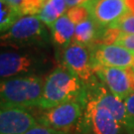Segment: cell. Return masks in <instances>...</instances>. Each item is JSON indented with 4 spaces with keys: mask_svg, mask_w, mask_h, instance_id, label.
Returning a JSON list of instances; mask_svg holds the SVG:
<instances>
[{
    "mask_svg": "<svg viewBox=\"0 0 134 134\" xmlns=\"http://www.w3.org/2000/svg\"><path fill=\"white\" fill-rule=\"evenodd\" d=\"M94 66L133 69L134 51L115 44H94L91 46Z\"/></svg>",
    "mask_w": 134,
    "mask_h": 134,
    "instance_id": "obj_10",
    "label": "cell"
},
{
    "mask_svg": "<svg viewBox=\"0 0 134 134\" xmlns=\"http://www.w3.org/2000/svg\"><path fill=\"white\" fill-rule=\"evenodd\" d=\"M0 31L1 34L9 30L21 16L20 11L5 0L0 2Z\"/></svg>",
    "mask_w": 134,
    "mask_h": 134,
    "instance_id": "obj_15",
    "label": "cell"
},
{
    "mask_svg": "<svg viewBox=\"0 0 134 134\" xmlns=\"http://www.w3.org/2000/svg\"><path fill=\"white\" fill-rule=\"evenodd\" d=\"M45 79L39 75H29L2 80L0 83L1 108L39 107L43 96Z\"/></svg>",
    "mask_w": 134,
    "mask_h": 134,
    "instance_id": "obj_3",
    "label": "cell"
},
{
    "mask_svg": "<svg viewBox=\"0 0 134 134\" xmlns=\"http://www.w3.org/2000/svg\"><path fill=\"white\" fill-rule=\"evenodd\" d=\"M94 74L107 90L125 100L134 93V71L132 69L94 66Z\"/></svg>",
    "mask_w": 134,
    "mask_h": 134,
    "instance_id": "obj_8",
    "label": "cell"
},
{
    "mask_svg": "<svg viewBox=\"0 0 134 134\" xmlns=\"http://www.w3.org/2000/svg\"><path fill=\"white\" fill-rule=\"evenodd\" d=\"M5 1H7L8 3H10L11 5H13V6L16 7L18 10H19L20 6H21L22 2H23V0H5Z\"/></svg>",
    "mask_w": 134,
    "mask_h": 134,
    "instance_id": "obj_23",
    "label": "cell"
},
{
    "mask_svg": "<svg viewBox=\"0 0 134 134\" xmlns=\"http://www.w3.org/2000/svg\"><path fill=\"white\" fill-rule=\"evenodd\" d=\"M101 30L102 29L99 28L93 20L88 18L86 21L76 25L74 41L85 46H92L96 42Z\"/></svg>",
    "mask_w": 134,
    "mask_h": 134,
    "instance_id": "obj_14",
    "label": "cell"
},
{
    "mask_svg": "<svg viewBox=\"0 0 134 134\" xmlns=\"http://www.w3.org/2000/svg\"><path fill=\"white\" fill-rule=\"evenodd\" d=\"M132 70H133V71H134V68H133V69H132Z\"/></svg>",
    "mask_w": 134,
    "mask_h": 134,
    "instance_id": "obj_24",
    "label": "cell"
},
{
    "mask_svg": "<svg viewBox=\"0 0 134 134\" xmlns=\"http://www.w3.org/2000/svg\"><path fill=\"white\" fill-rule=\"evenodd\" d=\"M86 1V0H66V4L68 8H72V7L83 4Z\"/></svg>",
    "mask_w": 134,
    "mask_h": 134,
    "instance_id": "obj_22",
    "label": "cell"
},
{
    "mask_svg": "<svg viewBox=\"0 0 134 134\" xmlns=\"http://www.w3.org/2000/svg\"><path fill=\"white\" fill-rule=\"evenodd\" d=\"M75 28L76 25L69 19L67 13H65L50 28L52 42L58 47L67 48L74 41Z\"/></svg>",
    "mask_w": 134,
    "mask_h": 134,
    "instance_id": "obj_12",
    "label": "cell"
},
{
    "mask_svg": "<svg viewBox=\"0 0 134 134\" xmlns=\"http://www.w3.org/2000/svg\"><path fill=\"white\" fill-rule=\"evenodd\" d=\"M66 13H67L69 19L71 20L75 25L80 24L81 22L87 20L88 18H91L90 13L86 8V6L82 4L76 6V7H72V8H69Z\"/></svg>",
    "mask_w": 134,
    "mask_h": 134,
    "instance_id": "obj_18",
    "label": "cell"
},
{
    "mask_svg": "<svg viewBox=\"0 0 134 134\" xmlns=\"http://www.w3.org/2000/svg\"><path fill=\"white\" fill-rule=\"evenodd\" d=\"M126 107L124 130L127 134H134V93L124 100Z\"/></svg>",
    "mask_w": 134,
    "mask_h": 134,
    "instance_id": "obj_16",
    "label": "cell"
},
{
    "mask_svg": "<svg viewBox=\"0 0 134 134\" xmlns=\"http://www.w3.org/2000/svg\"><path fill=\"white\" fill-rule=\"evenodd\" d=\"M66 0H45L43 8L37 16L49 29L67 12Z\"/></svg>",
    "mask_w": 134,
    "mask_h": 134,
    "instance_id": "obj_13",
    "label": "cell"
},
{
    "mask_svg": "<svg viewBox=\"0 0 134 134\" xmlns=\"http://www.w3.org/2000/svg\"><path fill=\"white\" fill-rule=\"evenodd\" d=\"M48 27L37 16L26 15L1 34V47L10 49L46 48L51 42Z\"/></svg>",
    "mask_w": 134,
    "mask_h": 134,
    "instance_id": "obj_4",
    "label": "cell"
},
{
    "mask_svg": "<svg viewBox=\"0 0 134 134\" xmlns=\"http://www.w3.org/2000/svg\"><path fill=\"white\" fill-rule=\"evenodd\" d=\"M61 65L72 71L86 86L91 85L97 79L94 74V64L91 46H85L72 41L63 51Z\"/></svg>",
    "mask_w": 134,
    "mask_h": 134,
    "instance_id": "obj_7",
    "label": "cell"
},
{
    "mask_svg": "<svg viewBox=\"0 0 134 134\" xmlns=\"http://www.w3.org/2000/svg\"><path fill=\"white\" fill-rule=\"evenodd\" d=\"M36 125H38L36 117L26 108H1L0 134H25Z\"/></svg>",
    "mask_w": 134,
    "mask_h": 134,
    "instance_id": "obj_11",
    "label": "cell"
},
{
    "mask_svg": "<svg viewBox=\"0 0 134 134\" xmlns=\"http://www.w3.org/2000/svg\"><path fill=\"white\" fill-rule=\"evenodd\" d=\"M25 134H71L70 132H65V131H59L52 128H48L42 125H36L33 128L27 131Z\"/></svg>",
    "mask_w": 134,
    "mask_h": 134,
    "instance_id": "obj_21",
    "label": "cell"
},
{
    "mask_svg": "<svg viewBox=\"0 0 134 134\" xmlns=\"http://www.w3.org/2000/svg\"><path fill=\"white\" fill-rule=\"evenodd\" d=\"M82 5L86 6L91 18L101 29L109 28L131 12L127 0H86Z\"/></svg>",
    "mask_w": 134,
    "mask_h": 134,
    "instance_id": "obj_9",
    "label": "cell"
},
{
    "mask_svg": "<svg viewBox=\"0 0 134 134\" xmlns=\"http://www.w3.org/2000/svg\"><path fill=\"white\" fill-rule=\"evenodd\" d=\"M86 99L87 86L72 71L60 65L45 77L39 108L49 109L69 101L86 103Z\"/></svg>",
    "mask_w": 134,
    "mask_h": 134,
    "instance_id": "obj_1",
    "label": "cell"
},
{
    "mask_svg": "<svg viewBox=\"0 0 134 134\" xmlns=\"http://www.w3.org/2000/svg\"><path fill=\"white\" fill-rule=\"evenodd\" d=\"M109 28L116 29L122 33L134 34V13L130 12L129 14L125 15L116 23L111 25Z\"/></svg>",
    "mask_w": 134,
    "mask_h": 134,
    "instance_id": "obj_19",
    "label": "cell"
},
{
    "mask_svg": "<svg viewBox=\"0 0 134 134\" xmlns=\"http://www.w3.org/2000/svg\"><path fill=\"white\" fill-rule=\"evenodd\" d=\"M52 66V58L44 48L10 49L0 55L1 81L20 76H42Z\"/></svg>",
    "mask_w": 134,
    "mask_h": 134,
    "instance_id": "obj_2",
    "label": "cell"
},
{
    "mask_svg": "<svg viewBox=\"0 0 134 134\" xmlns=\"http://www.w3.org/2000/svg\"><path fill=\"white\" fill-rule=\"evenodd\" d=\"M86 103L81 101H69L60 105L42 109L36 117L39 125L59 131L70 132L79 125L81 121Z\"/></svg>",
    "mask_w": 134,
    "mask_h": 134,
    "instance_id": "obj_6",
    "label": "cell"
},
{
    "mask_svg": "<svg viewBox=\"0 0 134 134\" xmlns=\"http://www.w3.org/2000/svg\"><path fill=\"white\" fill-rule=\"evenodd\" d=\"M44 2L45 0H23L19 8L21 16H26V15L38 16L43 8Z\"/></svg>",
    "mask_w": 134,
    "mask_h": 134,
    "instance_id": "obj_17",
    "label": "cell"
},
{
    "mask_svg": "<svg viewBox=\"0 0 134 134\" xmlns=\"http://www.w3.org/2000/svg\"><path fill=\"white\" fill-rule=\"evenodd\" d=\"M114 44L118 46H122L131 51H134V34H126L120 32L119 36Z\"/></svg>",
    "mask_w": 134,
    "mask_h": 134,
    "instance_id": "obj_20",
    "label": "cell"
},
{
    "mask_svg": "<svg viewBox=\"0 0 134 134\" xmlns=\"http://www.w3.org/2000/svg\"><path fill=\"white\" fill-rule=\"evenodd\" d=\"M77 129L82 134H122L124 128L106 107L87 96Z\"/></svg>",
    "mask_w": 134,
    "mask_h": 134,
    "instance_id": "obj_5",
    "label": "cell"
}]
</instances>
